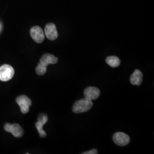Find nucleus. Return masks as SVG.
Returning a JSON list of instances; mask_svg holds the SVG:
<instances>
[{"mask_svg":"<svg viewBox=\"0 0 154 154\" xmlns=\"http://www.w3.org/2000/svg\"><path fill=\"white\" fill-rule=\"evenodd\" d=\"M93 106V100L84 98L75 102L72 107V111L76 114L82 113L90 110Z\"/></svg>","mask_w":154,"mask_h":154,"instance_id":"1","label":"nucleus"},{"mask_svg":"<svg viewBox=\"0 0 154 154\" xmlns=\"http://www.w3.org/2000/svg\"><path fill=\"white\" fill-rule=\"evenodd\" d=\"M14 70L9 65H4L0 67V81H8L14 76Z\"/></svg>","mask_w":154,"mask_h":154,"instance_id":"2","label":"nucleus"},{"mask_svg":"<svg viewBox=\"0 0 154 154\" xmlns=\"http://www.w3.org/2000/svg\"><path fill=\"white\" fill-rule=\"evenodd\" d=\"M4 127L6 132H11L14 137L16 138L21 137L23 134V130L18 124L14 123L11 125L10 123H6Z\"/></svg>","mask_w":154,"mask_h":154,"instance_id":"3","label":"nucleus"},{"mask_svg":"<svg viewBox=\"0 0 154 154\" xmlns=\"http://www.w3.org/2000/svg\"><path fill=\"white\" fill-rule=\"evenodd\" d=\"M17 104L20 106L23 114H26L29 111V107L32 105V100L26 95H21L16 99Z\"/></svg>","mask_w":154,"mask_h":154,"instance_id":"4","label":"nucleus"},{"mask_svg":"<svg viewBox=\"0 0 154 154\" xmlns=\"http://www.w3.org/2000/svg\"><path fill=\"white\" fill-rule=\"evenodd\" d=\"M30 33L32 38L35 42L38 44H41L44 41V32H43V30L39 26H33V28H32L30 29Z\"/></svg>","mask_w":154,"mask_h":154,"instance_id":"5","label":"nucleus"},{"mask_svg":"<svg viewBox=\"0 0 154 154\" xmlns=\"http://www.w3.org/2000/svg\"><path fill=\"white\" fill-rule=\"evenodd\" d=\"M113 141L118 146H125L130 143V138L126 134L123 132H116L113 136Z\"/></svg>","mask_w":154,"mask_h":154,"instance_id":"6","label":"nucleus"},{"mask_svg":"<svg viewBox=\"0 0 154 154\" xmlns=\"http://www.w3.org/2000/svg\"><path fill=\"white\" fill-rule=\"evenodd\" d=\"M45 34L46 37L51 41L57 38L58 34L55 25L53 23L47 24L45 28Z\"/></svg>","mask_w":154,"mask_h":154,"instance_id":"7","label":"nucleus"},{"mask_svg":"<svg viewBox=\"0 0 154 154\" xmlns=\"http://www.w3.org/2000/svg\"><path fill=\"white\" fill-rule=\"evenodd\" d=\"M58 61V58H57L54 55L50 54L49 53H46L44 55H43L41 57L38 64L41 66H44L45 67H47L50 64L54 65L57 63Z\"/></svg>","mask_w":154,"mask_h":154,"instance_id":"8","label":"nucleus"},{"mask_svg":"<svg viewBox=\"0 0 154 154\" xmlns=\"http://www.w3.org/2000/svg\"><path fill=\"white\" fill-rule=\"evenodd\" d=\"M100 90L95 87H88L84 91L85 98L91 100L98 99L100 96Z\"/></svg>","mask_w":154,"mask_h":154,"instance_id":"9","label":"nucleus"},{"mask_svg":"<svg viewBox=\"0 0 154 154\" xmlns=\"http://www.w3.org/2000/svg\"><path fill=\"white\" fill-rule=\"evenodd\" d=\"M143 73L138 69L135 70L130 77V82L133 85L139 86L143 82Z\"/></svg>","mask_w":154,"mask_h":154,"instance_id":"10","label":"nucleus"},{"mask_svg":"<svg viewBox=\"0 0 154 154\" xmlns=\"http://www.w3.org/2000/svg\"><path fill=\"white\" fill-rule=\"evenodd\" d=\"M106 63L112 67H116L120 65V59L116 56H109L106 59Z\"/></svg>","mask_w":154,"mask_h":154,"instance_id":"11","label":"nucleus"},{"mask_svg":"<svg viewBox=\"0 0 154 154\" xmlns=\"http://www.w3.org/2000/svg\"><path fill=\"white\" fill-rule=\"evenodd\" d=\"M35 127L37 129L39 134V136L41 138H44L46 137V133L43 130V126H44L43 124L39 123V122H37L35 123Z\"/></svg>","mask_w":154,"mask_h":154,"instance_id":"12","label":"nucleus"},{"mask_svg":"<svg viewBox=\"0 0 154 154\" xmlns=\"http://www.w3.org/2000/svg\"><path fill=\"white\" fill-rule=\"evenodd\" d=\"M47 71V67H45L44 66L40 65L38 64L35 69V72L38 75H43Z\"/></svg>","mask_w":154,"mask_h":154,"instance_id":"13","label":"nucleus"},{"mask_svg":"<svg viewBox=\"0 0 154 154\" xmlns=\"http://www.w3.org/2000/svg\"><path fill=\"white\" fill-rule=\"evenodd\" d=\"M48 121V116L45 114H41L38 117V122L45 125Z\"/></svg>","mask_w":154,"mask_h":154,"instance_id":"14","label":"nucleus"},{"mask_svg":"<svg viewBox=\"0 0 154 154\" xmlns=\"http://www.w3.org/2000/svg\"><path fill=\"white\" fill-rule=\"evenodd\" d=\"M98 153V150L96 149H93L90 151H88L85 152H83L82 154H97Z\"/></svg>","mask_w":154,"mask_h":154,"instance_id":"15","label":"nucleus"},{"mask_svg":"<svg viewBox=\"0 0 154 154\" xmlns=\"http://www.w3.org/2000/svg\"><path fill=\"white\" fill-rule=\"evenodd\" d=\"M1 24H0V30H1Z\"/></svg>","mask_w":154,"mask_h":154,"instance_id":"16","label":"nucleus"}]
</instances>
